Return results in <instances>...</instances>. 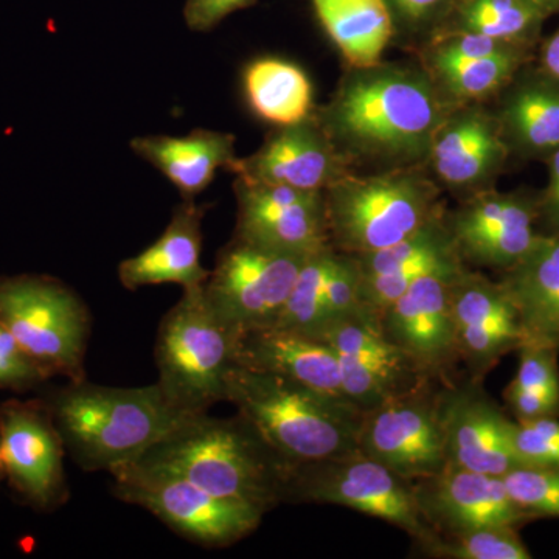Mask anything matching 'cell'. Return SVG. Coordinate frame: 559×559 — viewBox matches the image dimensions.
I'll list each match as a JSON object with an SVG mask.
<instances>
[{"label": "cell", "mask_w": 559, "mask_h": 559, "mask_svg": "<svg viewBox=\"0 0 559 559\" xmlns=\"http://www.w3.org/2000/svg\"><path fill=\"white\" fill-rule=\"evenodd\" d=\"M421 53V64L451 105L484 103L495 97L506 90L522 62L521 50L477 60Z\"/></svg>", "instance_id": "obj_29"}, {"label": "cell", "mask_w": 559, "mask_h": 559, "mask_svg": "<svg viewBox=\"0 0 559 559\" xmlns=\"http://www.w3.org/2000/svg\"><path fill=\"white\" fill-rule=\"evenodd\" d=\"M110 474L116 498L142 507L173 532L209 549H224L248 538L266 514L248 503L218 498L175 471L143 460Z\"/></svg>", "instance_id": "obj_8"}, {"label": "cell", "mask_w": 559, "mask_h": 559, "mask_svg": "<svg viewBox=\"0 0 559 559\" xmlns=\"http://www.w3.org/2000/svg\"><path fill=\"white\" fill-rule=\"evenodd\" d=\"M64 452L46 401L10 400L0 406V455L5 477L35 509L51 511L68 500Z\"/></svg>", "instance_id": "obj_13"}, {"label": "cell", "mask_w": 559, "mask_h": 559, "mask_svg": "<svg viewBox=\"0 0 559 559\" xmlns=\"http://www.w3.org/2000/svg\"><path fill=\"white\" fill-rule=\"evenodd\" d=\"M323 193L331 248L349 257L399 245L448 210L428 167L348 173Z\"/></svg>", "instance_id": "obj_5"}, {"label": "cell", "mask_w": 559, "mask_h": 559, "mask_svg": "<svg viewBox=\"0 0 559 559\" xmlns=\"http://www.w3.org/2000/svg\"><path fill=\"white\" fill-rule=\"evenodd\" d=\"M249 108L272 127H288L314 112V90L305 70L282 58L250 62L242 73Z\"/></svg>", "instance_id": "obj_27"}, {"label": "cell", "mask_w": 559, "mask_h": 559, "mask_svg": "<svg viewBox=\"0 0 559 559\" xmlns=\"http://www.w3.org/2000/svg\"><path fill=\"white\" fill-rule=\"evenodd\" d=\"M499 282L520 314L524 345L559 352V230L540 234Z\"/></svg>", "instance_id": "obj_24"}, {"label": "cell", "mask_w": 559, "mask_h": 559, "mask_svg": "<svg viewBox=\"0 0 559 559\" xmlns=\"http://www.w3.org/2000/svg\"><path fill=\"white\" fill-rule=\"evenodd\" d=\"M257 0H186L183 21L193 32H210L235 11L248 9Z\"/></svg>", "instance_id": "obj_38"}, {"label": "cell", "mask_w": 559, "mask_h": 559, "mask_svg": "<svg viewBox=\"0 0 559 559\" xmlns=\"http://www.w3.org/2000/svg\"><path fill=\"white\" fill-rule=\"evenodd\" d=\"M460 0H388L395 27L399 25L411 35H428L432 38L443 27Z\"/></svg>", "instance_id": "obj_36"}, {"label": "cell", "mask_w": 559, "mask_h": 559, "mask_svg": "<svg viewBox=\"0 0 559 559\" xmlns=\"http://www.w3.org/2000/svg\"><path fill=\"white\" fill-rule=\"evenodd\" d=\"M237 342L238 334L209 304L204 285L183 290L162 319L156 342L157 384L176 409L205 414L227 401Z\"/></svg>", "instance_id": "obj_6"}, {"label": "cell", "mask_w": 559, "mask_h": 559, "mask_svg": "<svg viewBox=\"0 0 559 559\" xmlns=\"http://www.w3.org/2000/svg\"><path fill=\"white\" fill-rule=\"evenodd\" d=\"M44 401L66 451L84 471L130 465L191 417L173 406L157 382L123 389L70 381Z\"/></svg>", "instance_id": "obj_3"}, {"label": "cell", "mask_w": 559, "mask_h": 559, "mask_svg": "<svg viewBox=\"0 0 559 559\" xmlns=\"http://www.w3.org/2000/svg\"><path fill=\"white\" fill-rule=\"evenodd\" d=\"M0 323L50 378L86 380L90 310L60 280L46 275L0 278Z\"/></svg>", "instance_id": "obj_7"}, {"label": "cell", "mask_w": 559, "mask_h": 559, "mask_svg": "<svg viewBox=\"0 0 559 559\" xmlns=\"http://www.w3.org/2000/svg\"><path fill=\"white\" fill-rule=\"evenodd\" d=\"M502 480L511 499L533 520H559V468L518 466L503 474Z\"/></svg>", "instance_id": "obj_34"}, {"label": "cell", "mask_w": 559, "mask_h": 559, "mask_svg": "<svg viewBox=\"0 0 559 559\" xmlns=\"http://www.w3.org/2000/svg\"><path fill=\"white\" fill-rule=\"evenodd\" d=\"M439 384L426 382L362 412L358 451L411 481L428 479L447 468Z\"/></svg>", "instance_id": "obj_11"}, {"label": "cell", "mask_w": 559, "mask_h": 559, "mask_svg": "<svg viewBox=\"0 0 559 559\" xmlns=\"http://www.w3.org/2000/svg\"><path fill=\"white\" fill-rule=\"evenodd\" d=\"M237 226L234 237L294 253L331 248L325 193L235 178Z\"/></svg>", "instance_id": "obj_14"}, {"label": "cell", "mask_w": 559, "mask_h": 559, "mask_svg": "<svg viewBox=\"0 0 559 559\" xmlns=\"http://www.w3.org/2000/svg\"><path fill=\"white\" fill-rule=\"evenodd\" d=\"M425 66L348 68L314 116L352 168L426 167L433 135L452 108Z\"/></svg>", "instance_id": "obj_1"}, {"label": "cell", "mask_w": 559, "mask_h": 559, "mask_svg": "<svg viewBox=\"0 0 559 559\" xmlns=\"http://www.w3.org/2000/svg\"><path fill=\"white\" fill-rule=\"evenodd\" d=\"M340 252L333 248L320 250L301 267L288 304L274 326L310 334L323 320V296L326 283L336 267Z\"/></svg>", "instance_id": "obj_33"}, {"label": "cell", "mask_w": 559, "mask_h": 559, "mask_svg": "<svg viewBox=\"0 0 559 559\" xmlns=\"http://www.w3.org/2000/svg\"><path fill=\"white\" fill-rule=\"evenodd\" d=\"M139 460L175 471L218 498L264 513L285 503L290 465L240 414L191 415Z\"/></svg>", "instance_id": "obj_2"}, {"label": "cell", "mask_w": 559, "mask_h": 559, "mask_svg": "<svg viewBox=\"0 0 559 559\" xmlns=\"http://www.w3.org/2000/svg\"><path fill=\"white\" fill-rule=\"evenodd\" d=\"M465 267L433 271L418 278L381 316L385 340L423 378L441 384L451 382V371L462 362L451 288Z\"/></svg>", "instance_id": "obj_12"}, {"label": "cell", "mask_w": 559, "mask_h": 559, "mask_svg": "<svg viewBox=\"0 0 559 559\" xmlns=\"http://www.w3.org/2000/svg\"><path fill=\"white\" fill-rule=\"evenodd\" d=\"M47 380H50L49 374L40 369L0 323V389L22 392Z\"/></svg>", "instance_id": "obj_37"}, {"label": "cell", "mask_w": 559, "mask_h": 559, "mask_svg": "<svg viewBox=\"0 0 559 559\" xmlns=\"http://www.w3.org/2000/svg\"><path fill=\"white\" fill-rule=\"evenodd\" d=\"M451 300L460 359L471 380L484 381L503 356L524 345L520 314L500 282L471 267L452 282Z\"/></svg>", "instance_id": "obj_17"}, {"label": "cell", "mask_w": 559, "mask_h": 559, "mask_svg": "<svg viewBox=\"0 0 559 559\" xmlns=\"http://www.w3.org/2000/svg\"><path fill=\"white\" fill-rule=\"evenodd\" d=\"M511 447L521 466L559 468V418L514 419Z\"/></svg>", "instance_id": "obj_35"}, {"label": "cell", "mask_w": 559, "mask_h": 559, "mask_svg": "<svg viewBox=\"0 0 559 559\" xmlns=\"http://www.w3.org/2000/svg\"><path fill=\"white\" fill-rule=\"evenodd\" d=\"M421 554L439 559H530L528 547L520 535V528L510 525H491L436 535Z\"/></svg>", "instance_id": "obj_32"}, {"label": "cell", "mask_w": 559, "mask_h": 559, "mask_svg": "<svg viewBox=\"0 0 559 559\" xmlns=\"http://www.w3.org/2000/svg\"><path fill=\"white\" fill-rule=\"evenodd\" d=\"M326 35L348 68H370L395 38L388 0H311Z\"/></svg>", "instance_id": "obj_26"}, {"label": "cell", "mask_w": 559, "mask_h": 559, "mask_svg": "<svg viewBox=\"0 0 559 559\" xmlns=\"http://www.w3.org/2000/svg\"><path fill=\"white\" fill-rule=\"evenodd\" d=\"M311 255L264 248L234 237L219 250L215 267L210 271L205 297L238 336L274 326Z\"/></svg>", "instance_id": "obj_10"}, {"label": "cell", "mask_w": 559, "mask_h": 559, "mask_svg": "<svg viewBox=\"0 0 559 559\" xmlns=\"http://www.w3.org/2000/svg\"><path fill=\"white\" fill-rule=\"evenodd\" d=\"M316 110V109H314ZM237 178L305 191H325L352 171L314 112L299 123L274 127L263 145L230 168Z\"/></svg>", "instance_id": "obj_20"}, {"label": "cell", "mask_w": 559, "mask_h": 559, "mask_svg": "<svg viewBox=\"0 0 559 559\" xmlns=\"http://www.w3.org/2000/svg\"><path fill=\"white\" fill-rule=\"evenodd\" d=\"M353 259L359 270L360 301L380 319L418 278L433 271L466 266L452 240L447 213L399 245Z\"/></svg>", "instance_id": "obj_21"}, {"label": "cell", "mask_w": 559, "mask_h": 559, "mask_svg": "<svg viewBox=\"0 0 559 559\" xmlns=\"http://www.w3.org/2000/svg\"><path fill=\"white\" fill-rule=\"evenodd\" d=\"M539 215L550 224L551 231L559 230V148L551 153L550 186L546 200L540 205Z\"/></svg>", "instance_id": "obj_39"}, {"label": "cell", "mask_w": 559, "mask_h": 559, "mask_svg": "<svg viewBox=\"0 0 559 559\" xmlns=\"http://www.w3.org/2000/svg\"><path fill=\"white\" fill-rule=\"evenodd\" d=\"M539 207L527 198L484 190L448 210L447 224L460 259L471 270L507 271L520 263L540 237Z\"/></svg>", "instance_id": "obj_15"}, {"label": "cell", "mask_w": 559, "mask_h": 559, "mask_svg": "<svg viewBox=\"0 0 559 559\" xmlns=\"http://www.w3.org/2000/svg\"><path fill=\"white\" fill-rule=\"evenodd\" d=\"M451 16V24L439 32L479 33L518 44L535 31L544 14L527 0H460Z\"/></svg>", "instance_id": "obj_31"}, {"label": "cell", "mask_w": 559, "mask_h": 559, "mask_svg": "<svg viewBox=\"0 0 559 559\" xmlns=\"http://www.w3.org/2000/svg\"><path fill=\"white\" fill-rule=\"evenodd\" d=\"M419 514L436 535L510 525L522 528L535 521L511 499L502 477L448 465L414 481Z\"/></svg>", "instance_id": "obj_18"}, {"label": "cell", "mask_w": 559, "mask_h": 559, "mask_svg": "<svg viewBox=\"0 0 559 559\" xmlns=\"http://www.w3.org/2000/svg\"><path fill=\"white\" fill-rule=\"evenodd\" d=\"M527 2L538 9L544 16L550 11L559 9V0H527Z\"/></svg>", "instance_id": "obj_41"}, {"label": "cell", "mask_w": 559, "mask_h": 559, "mask_svg": "<svg viewBox=\"0 0 559 559\" xmlns=\"http://www.w3.org/2000/svg\"><path fill=\"white\" fill-rule=\"evenodd\" d=\"M205 210L207 205L198 204L197 200H182L159 240L139 255L121 261V285L130 290L165 283H176L183 290L204 285L210 274L201 261Z\"/></svg>", "instance_id": "obj_23"}, {"label": "cell", "mask_w": 559, "mask_h": 559, "mask_svg": "<svg viewBox=\"0 0 559 559\" xmlns=\"http://www.w3.org/2000/svg\"><path fill=\"white\" fill-rule=\"evenodd\" d=\"M237 364L246 369L270 371L348 401L342 389L340 356L322 341L301 331L266 326L241 333L237 342Z\"/></svg>", "instance_id": "obj_22"}, {"label": "cell", "mask_w": 559, "mask_h": 559, "mask_svg": "<svg viewBox=\"0 0 559 559\" xmlns=\"http://www.w3.org/2000/svg\"><path fill=\"white\" fill-rule=\"evenodd\" d=\"M235 135L229 132L194 130L183 138L145 135L131 140V150L157 168L182 200H197L207 189L219 168L234 167L237 162Z\"/></svg>", "instance_id": "obj_25"}, {"label": "cell", "mask_w": 559, "mask_h": 559, "mask_svg": "<svg viewBox=\"0 0 559 559\" xmlns=\"http://www.w3.org/2000/svg\"><path fill=\"white\" fill-rule=\"evenodd\" d=\"M227 403L289 465L358 451L362 412L301 382L237 366L227 384Z\"/></svg>", "instance_id": "obj_4"}, {"label": "cell", "mask_w": 559, "mask_h": 559, "mask_svg": "<svg viewBox=\"0 0 559 559\" xmlns=\"http://www.w3.org/2000/svg\"><path fill=\"white\" fill-rule=\"evenodd\" d=\"M513 381L506 389L507 404L516 421L559 418V352L522 345Z\"/></svg>", "instance_id": "obj_30"}, {"label": "cell", "mask_w": 559, "mask_h": 559, "mask_svg": "<svg viewBox=\"0 0 559 559\" xmlns=\"http://www.w3.org/2000/svg\"><path fill=\"white\" fill-rule=\"evenodd\" d=\"M509 154L496 116L481 103L454 105L430 145L428 165L433 179L463 197L489 190Z\"/></svg>", "instance_id": "obj_19"}, {"label": "cell", "mask_w": 559, "mask_h": 559, "mask_svg": "<svg viewBox=\"0 0 559 559\" xmlns=\"http://www.w3.org/2000/svg\"><path fill=\"white\" fill-rule=\"evenodd\" d=\"M448 465L502 477L518 468L510 418L481 388V381L448 382L439 389Z\"/></svg>", "instance_id": "obj_16"}, {"label": "cell", "mask_w": 559, "mask_h": 559, "mask_svg": "<svg viewBox=\"0 0 559 559\" xmlns=\"http://www.w3.org/2000/svg\"><path fill=\"white\" fill-rule=\"evenodd\" d=\"M543 66L547 75L559 81V31L544 46Z\"/></svg>", "instance_id": "obj_40"}, {"label": "cell", "mask_w": 559, "mask_h": 559, "mask_svg": "<svg viewBox=\"0 0 559 559\" xmlns=\"http://www.w3.org/2000/svg\"><path fill=\"white\" fill-rule=\"evenodd\" d=\"M5 477V468H3L2 455H0V481Z\"/></svg>", "instance_id": "obj_42"}, {"label": "cell", "mask_w": 559, "mask_h": 559, "mask_svg": "<svg viewBox=\"0 0 559 559\" xmlns=\"http://www.w3.org/2000/svg\"><path fill=\"white\" fill-rule=\"evenodd\" d=\"M285 503L347 507L395 525L418 547L426 546L436 536L419 514L414 481L403 479L359 451L290 465Z\"/></svg>", "instance_id": "obj_9"}, {"label": "cell", "mask_w": 559, "mask_h": 559, "mask_svg": "<svg viewBox=\"0 0 559 559\" xmlns=\"http://www.w3.org/2000/svg\"><path fill=\"white\" fill-rule=\"evenodd\" d=\"M496 119L507 145L513 142L528 153L559 148V81L532 80L507 95Z\"/></svg>", "instance_id": "obj_28"}]
</instances>
